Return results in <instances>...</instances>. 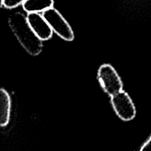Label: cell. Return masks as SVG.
I'll use <instances>...</instances> for the list:
<instances>
[{"label": "cell", "instance_id": "cell-1", "mask_svg": "<svg viewBox=\"0 0 151 151\" xmlns=\"http://www.w3.org/2000/svg\"><path fill=\"white\" fill-rule=\"evenodd\" d=\"M8 24L15 36L24 49L31 55H38L42 51V41L35 35L25 17L14 13L8 18Z\"/></svg>", "mask_w": 151, "mask_h": 151}, {"label": "cell", "instance_id": "cell-2", "mask_svg": "<svg viewBox=\"0 0 151 151\" xmlns=\"http://www.w3.org/2000/svg\"><path fill=\"white\" fill-rule=\"evenodd\" d=\"M42 15L51 27L52 29L58 36L66 41H73L75 35L72 27L55 8L51 7L42 13Z\"/></svg>", "mask_w": 151, "mask_h": 151}, {"label": "cell", "instance_id": "cell-3", "mask_svg": "<svg viewBox=\"0 0 151 151\" xmlns=\"http://www.w3.org/2000/svg\"><path fill=\"white\" fill-rule=\"evenodd\" d=\"M97 77L103 90L111 97L122 91V80L110 64L102 65L99 68Z\"/></svg>", "mask_w": 151, "mask_h": 151}, {"label": "cell", "instance_id": "cell-4", "mask_svg": "<svg viewBox=\"0 0 151 151\" xmlns=\"http://www.w3.org/2000/svg\"><path fill=\"white\" fill-rule=\"evenodd\" d=\"M113 109L116 114L123 121H131L135 117L136 108L132 100L125 91L120 92L111 96V99Z\"/></svg>", "mask_w": 151, "mask_h": 151}, {"label": "cell", "instance_id": "cell-5", "mask_svg": "<svg viewBox=\"0 0 151 151\" xmlns=\"http://www.w3.org/2000/svg\"><path fill=\"white\" fill-rule=\"evenodd\" d=\"M27 19L33 32L41 41H47L51 38L53 30L42 14L38 13H28Z\"/></svg>", "mask_w": 151, "mask_h": 151}, {"label": "cell", "instance_id": "cell-6", "mask_svg": "<svg viewBox=\"0 0 151 151\" xmlns=\"http://www.w3.org/2000/svg\"><path fill=\"white\" fill-rule=\"evenodd\" d=\"M11 100L7 91L0 89V125L4 127L8 125L10 116Z\"/></svg>", "mask_w": 151, "mask_h": 151}, {"label": "cell", "instance_id": "cell-7", "mask_svg": "<svg viewBox=\"0 0 151 151\" xmlns=\"http://www.w3.org/2000/svg\"><path fill=\"white\" fill-rule=\"evenodd\" d=\"M53 4V0H26L22 4V7L27 13H41L52 7Z\"/></svg>", "mask_w": 151, "mask_h": 151}, {"label": "cell", "instance_id": "cell-8", "mask_svg": "<svg viewBox=\"0 0 151 151\" xmlns=\"http://www.w3.org/2000/svg\"><path fill=\"white\" fill-rule=\"evenodd\" d=\"M26 0H1V4L8 9L15 8L23 4Z\"/></svg>", "mask_w": 151, "mask_h": 151}, {"label": "cell", "instance_id": "cell-9", "mask_svg": "<svg viewBox=\"0 0 151 151\" xmlns=\"http://www.w3.org/2000/svg\"><path fill=\"white\" fill-rule=\"evenodd\" d=\"M140 151H151V137L142 146Z\"/></svg>", "mask_w": 151, "mask_h": 151}]
</instances>
